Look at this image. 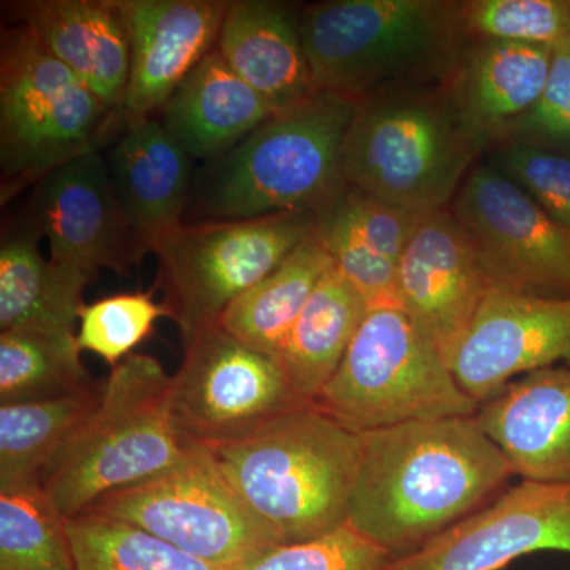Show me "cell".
I'll use <instances>...</instances> for the list:
<instances>
[{"label": "cell", "instance_id": "30bf717a", "mask_svg": "<svg viewBox=\"0 0 570 570\" xmlns=\"http://www.w3.org/2000/svg\"><path fill=\"white\" fill-rule=\"evenodd\" d=\"M85 513L132 524L227 570H243L276 547L236 497L212 452L195 445L176 466L112 491Z\"/></svg>", "mask_w": 570, "mask_h": 570}, {"label": "cell", "instance_id": "7c38bea8", "mask_svg": "<svg viewBox=\"0 0 570 570\" xmlns=\"http://www.w3.org/2000/svg\"><path fill=\"white\" fill-rule=\"evenodd\" d=\"M491 287L570 296V232L491 165L472 168L453 202Z\"/></svg>", "mask_w": 570, "mask_h": 570}, {"label": "cell", "instance_id": "8fae6325", "mask_svg": "<svg viewBox=\"0 0 570 570\" xmlns=\"http://www.w3.org/2000/svg\"><path fill=\"white\" fill-rule=\"evenodd\" d=\"M171 397L184 441L205 449L243 441L307 404L296 396L276 356L247 346L220 325L184 346Z\"/></svg>", "mask_w": 570, "mask_h": 570}, {"label": "cell", "instance_id": "2e32d148", "mask_svg": "<svg viewBox=\"0 0 570 570\" xmlns=\"http://www.w3.org/2000/svg\"><path fill=\"white\" fill-rule=\"evenodd\" d=\"M491 288L478 253L452 213H426L401 257L397 298L450 360Z\"/></svg>", "mask_w": 570, "mask_h": 570}, {"label": "cell", "instance_id": "4dcf8cb0", "mask_svg": "<svg viewBox=\"0 0 570 570\" xmlns=\"http://www.w3.org/2000/svg\"><path fill=\"white\" fill-rule=\"evenodd\" d=\"M456 21L472 40L557 48L570 40V0H468L456 2Z\"/></svg>", "mask_w": 570, "mask_h": 570}, {"label": "cell", "instance_id": "603a6c76", "mask_svg": "<svg viewBox=\"0 0 570 570\" xmlns=\"http://www.w3.org/2000/svg\"><path fill=\"white\" fill-rule=\"evenodd\" d=\"M167 132L194 159H217L276 115L216 48L181 81L164 105Z\"/></svg>", "mask_w": 570, "mask_h": 570}, {"label": "cell", "instance_id": "5bb4252c", "mask_svg": "<svg viewBox=\"0 0 570 570\" xmlns=\"http://www.w3.org/2000/svg\"><path fill=\"white\" fill-rule=\"evenodd\" d=\"M542 551L570 554V482L520 480L396 570H502Z\"/></svg>", "mask_w": 570, "mask_h": 570}, {"label": "cell", "instance_id": "cb8c5ba5", "mask_svg": "<svg viewBox=\"0 0 570 570\" xmlns=\"http://www.w3.org/2000/svg\"><path fill=\"white\" fill-rule=\"evenodd\" d=\"M39 230H20L0 246V330L75 333L82 294L94 277L80 269L45 261Z\"/></svg>", "mask_w": 570, "mask_h": 570}, {"label": "cell", "instance_id": "ffe728a7", "mask_svg": "<svg viewBox=\"0 0 570 570\" xmlns=\"http://www.w3.org/2000/svg\"><path fill=\"white\" fill-rule=\"evenodd\" d=\"M22 26L110 111L121 110L130 75L129 29L118 0H39L17 7Z\"/></svg>", "mask_w": 570, "mask_h": 570}, {"label": "cell", "instance_id": "6da1fadb", "mask_svg": "<svg viewBox=\"0 0 570 570\" xmlns=\"http://www.w3.org/2000/svg\"><path fill=\"white\" fill-rule=\"evenodd\" d=\"M512 478L474 415L370 431L360 434L347 524L401 561L489 505Z\"/></svg>", "mask_w": 570, "mask_h": 570}, {"label": "cell", "instance_id": "f1b7e54d", "mask_svg": "<svg viewBox=\"0 0 570 570\" xmlns=\"http://www.w3.org/2000/svg\"><path fill=\"white\" fill-rule=\"evenodd\" d=\"M77 570H227L122 521L82 513L67 520Z\"/></svg>", "mask_w": 570, "mask_h": 570}, {"label": "cell", "instance_id": "ba28073f", "mask_svg": "<svg viewBox=\"0 0 570 570\" xmlns=\"http://www.w3.org/2000/svg\"><path fill=\"white\" fill-rule=\"evenodd\" d=\"M111 112L26 26L0 47L2 205L75 157L97 149Z\"/></svg>", "mask_w": 570, "mask_h": 570}, {"label": "cell", "instance_id": "836d02e7", "mask_svg": "<svg viewBox=\"0 0 570 570\" xmlns=\"http://www.w3.org/2000/svg\"><path fill=\"white\" fill-rule=\"evenodd\" d=\"M396 561L348 524L324 538L279 546L243 570H396Z\"/></svg>", "mask_w": 570, "mask_h": 570}, {"label": "cell", "instance_id": "44dd1931", "mask_svg": "<svg viewBox=\"0 0 570 570\" xmlns=\"http://www.w3.org/2000/svg\"><path fill=\"white\" fill-rule=\"evenodd\" d=\"M216 50L276 115L313 97L299 20L285 3L228 2Z\"/></svg>", "mask_w": 570, "mask_h": 570}, {"label": "cell", "instance_id": "7a4b0ae2", "mask_svg": "<svg viewBox=\"0 0 570 570\" xmlns=\"http://www.w3.org/2000/svg\"><path fill=\"white\" fill-rule=\"evenodd\" d=\"M208 450L276 547L311 542L346 527L360 434L313 403L285 412L253 436Z\"/></svg>", "mask_w": 570, "mask_h": 570}, {"label": "cell", "instance_id": "f546056e", "mask_svg": "<svg viewBox=\"0 0 570 570\" xmlns=\"http://www.w3.org/2000/svg\"><path fill=\"white\" fill-rule=\"evenodd\" d=\"M0 570H77L67 520L41 489L0 493Z\"/></svg>", "mask_w": 570, "mask_h": 570}, {"label": "cell", "instance_id": "5b68a950", "mask_svg": "<svg viewBox=\"0 0 570 570\" xmlns=\"http://www.w3.org/2000/svg\"><path fill=\"white\" fill-rule=\"evenodd\" d=\"M360 100L316 92L273 116L220 157L202 213L223 220L321 212L344 187L343 159Z\"/></svg>", "mask_w": 570, "mask_h": 570}, {"label": "cell", "instance_id": "52a82bcc", "mask_svg": "<svg viewBox=\"0 0 570 570\" xmlns=\"http://www.w3.org/2000/svg\"><path fill=\"white\" fill-rule=\"evenodd\" d=\"M313 404L358 434L409 422L471 417L479 409L436 344L400 307L367 313Z\"/></svg>", "mask_w": 570, "mask_h": 570}, {"label": "cell", "instance_id": "83f0119b", "mask_svg": "<svg viewBox=\"0 0 570 570\" xmlns=\"http://www.w3.org/2000/svg\"><path fill=\"white\" fill-rule=\"evenodd\" d=\"M77 333H0V404L51 400L94 387Z\"/></svg>", "mask_w": 570, "mask_h": 570}, {"label": "cell", "instance_id": "d4e9b609", "mask_svg": "<svg viewBox=\"0 0 570 570\" xmlns=\"http://www.w3.org/2000/svg\"><path fill=\"white\" fill-rule=\"evenodd\" d=\"M354 285L333 266L296 318L279 355L288 384L306 403L322 392L370 313Z\"/></svg>", "mask_w": 570, "mask_h": 570}, {"label": "cell", "instance_id": "4316f807", "mask_svg": "<svg viewBox=\"0 0 570 570\" xmlns=\"http://www.w3.org/2000/svg\"><path fill=\"white\" fill-rule=\"evenodd\" d=\"M102 385L51 400L0 404V493L40 489L52 456L99 403Z\"/></svg>", "mask_w": 570, "mask_h": 570}, {"label": "cell", "instance_id": "d6a6232c", "mask_svg": "<svg viewBox=\"0 0 570 570\" xmlns=\"http://www.w3.org/2000/svg\"><path fill=\"white\" fill-rule=\"evenodd\" d=\"M491 167L570 232V156L523 141L498 142Z\"/></svg>", "mask_w": 570, "mask_h": 570}, {"label": "cell", "instance_id": "9a60e30c", "mask_svg": "<svg viewBox=\"0 0 570 570\" xmlns=\"http://www.w3.org/2000/svg\"><path fill=\"white\" fill-rule=\"evenodd\" d=\"M33 227L47 236L51 261L91 277L102 268L126 273L141 261L102 154L75 157L36 184Z\"/></svg>", "mask_w": 570, "mask_h": 570}, {"label": "cell", "instance_id": "7402d4cb", "mask_svg": "<svg viewBox=\"0 0 570 570\" xmlns=\"http://www.w3.org/2000/svg\"><path fill=\"white\" fill-rule=\"evenodd\" d=\"M122 212L146 254L181 227L190 157L157 119L132 124L107 159Z\"/></svg>", "mask_w": 570, "mask_h": 570}, {"label": "cell", "instance_id": "4fadbf2b", "mask_svg": "<svg viewBox=\"0 0 570 570\" xmlns=\"http://www.w3.org/2000/svg\"><path fill=\"white\" fill-rule=\"evenodd\" d=\"M449 365L478 404L524 374L570 365V296L491 287Z\"/></svg>", "mask_w": 570, "mask_h": 570}, {"label": "cell", "instance_id": "ac0fdd59", "mask_svg": "<svg viewBox=\"0 0 570 570\" xmlns=\"http://www.w3.org/2000/svg\"><path fill=\"white\" fill-rule=\"evenodd\" d=\"M474 419L520 480L570 482V365L515 379Z\"/></svg>", "mask_w": 570, "mask_h": 570}, {"label": "cell", "instance_id": "3957f363", "mask_svg": "<svg viewBox=\"0 0 570 570\" xmlns=\"http://www.w3.org/2000/svg\"><path fill=\"white\" fill-rule=\"evenodd\" d=\"M314 92L363 100L445 81L463 50L456 2L333 0L299 20Z\"/></svg>", "mask_w": 570, "mask_h": 570}, {"label": "cell", "instance_id": "e0dca14e", "mask_svg": "<svg viewBox=\"0 0 570 570\" xmlns=\"http://www.w3.org/2000/svg\"><path fill=\"white\" fill-rule=\"evenodd\" d=\"M118 2L130 39L129 85L119 110L129 127L163 110L184 78L216 48L228 2Z\"/></svg>", "mask_w": 570, "mask_h": 570}, {"label": "cell", "instance_id": "8992f818", "mask_svg": "<svg viewBox=\"0 0 570 570\" xmlns=\"http://www.w3.org/2000/svg\"><path fill=\"white\" fill-rule=\"evenodd\" d=\"M480 151L442 92L392 89L360 104L344 146V179L409 212H441Z\"/></svg>", "mask_w": 570, "mask_h": 570}, {"label": "cell", "instance_id": "e575fe53", "mask_svg": "<svg viewBox=\"0 0 570 570\" xmlns=\"http://www.w3.org/2000/svg\"><path fill=\"white\" fill-rule=\"evenodd\" d=\"M502 141L530 142L570 156V40L553 48L538 102L510 126Z\"/></svg>", "mask_w": 570, "mask_h": 570}, {"label": "cell", "instance_id": "d6986e66", "mask_svg": "<svg viewBox=\"0 0 570 570\" xmlns=\"http://www.w3.org/2000/svg\"><path fill=\"white\" fill-rule=\"evenodd\" d=\"M553 48L474 40L460 52L442 96L480 148L498 145L538 102Z\"/></svg>", "mask_w": 570, "mask_h": 570}, {"label": "cell", "instance_id": "484cf974", "mask_svg": "<svg viewBox=\"0 0 570 570\" xmlns=\"http://www.w3.org/2000/svg\"><path fill=\"white\" fill-rule=\"evenodd\" d=\"M333 266L316 227L275 272L225 309L219 325L247 346L279 360L296 318Z\"/></svg>", "mask_w": 570, "mask_h": 570}, {"label": "cell", "instance_id": "1f68e13d", "mask_svg": "<svg viewBox=\"0 0 570 570\" xmlns=\"http://www.w3.org/2000/svg\"><path fill=\"white\" fill-rule=\"evenodd\" d=\"M160 317H168V313L153 294L107 296L81 307L78 346L116 367L151 336Z\"/></svg>", "mask_w": 570, "mask_h": 570}, {"label": "cell", "instance_id": "277c9868", "mask_svg": "<svg viewBox=\"0 0 570 570\" xmlns=\"http://www.w3.org/2000/svg\"><path fill=\"white\" fill-rule=\"evenodd\" d=\"M171 390L174 376L151 355L132 354L112 367L99 403L41 474L40 489L62 519L163 474L187 455Z\"/></svg>", "mask_w": 570, "mask_h": 570}, {"label": "cell", "instance_id": "9c48e42d", "mask_svg": "<svg viewBox=\"0 0 570 570\" xmlns=\"http://www.w3.org/2000/svg\"><path fill=\"white\" fill-rule=\"evenodd\" d=\"M316 213L183 224L154 247L157 287L183 347L220 324L228 306L316 232Z\"/></svg>", "mask_w": 570, "mask_h": 570}]
</instances>
